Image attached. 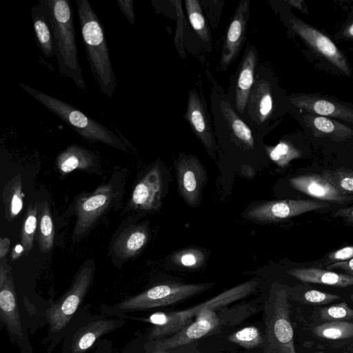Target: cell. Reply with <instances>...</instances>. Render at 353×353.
Wrapping results in <instances>:
<instances>
[{
	"label": "cell",
	"instance_id": "1",
	"mask_svg": "<svg viewBox=\"0 0 353 353\" xmlns=\"http://www.w3.org/2000/svg\"><path fill=\"white\" fill-rule=\"evenodd\" d=\"M210 99L216 142L218 145L252 153L265 150L263 135L252 130L241 118L229 102L227 93L210 78Z\"/></svg>",
	"mask_w": 353,
	"mask_h": 353
},
{
	"label": "cell",
	"instance_id": "2",
	"mask_svg": "<svg viewBox=\"0 0 353 353\" xmlns=\"http://www.w3.org/2000/svg\"><path fill=\"white\" fill-rule=\"evenodd\" d=\"M82 41L92 75L100 92L112 98L117 88L103 27L88 0H77Z\"/></svg>",
	"mask_w": 353,
	"mask_h": 353
},
{
	"label": "cell",
	"instance_id": "3",
	"mask_svg": "<svg viewBox=\"0 0 353 353\" xmlns=\"http://www.w3.org/2000/svg\"><path fill=\"white\" fill-rule=\"evenodd\" d=\"M54 30L55 57L59 72L81 90L86 89L79 63L73 11L68 0H46Z\"/></svg>",
	"mask_w": 353,
	"mask_h": 353
},
{
	"label": "cell",
	"instance_id": "4",
	"mask_svg": "<svg viewBox=\"0 0 353 353\" xmlns=\"http://www.w3.org/2000/svg\"><path fill=\"white\" fill-rule=\"evenodd\" d=\"M279 88L273 73L258 63L254 84L241 119L255 132L265 136L279 123Z\"/></svg>",
	"mask_w": 353,
	"mask_h": 353
},
{
	"label": "cell",
	"instance_id": "5",
	"mask_svg": "<svg viewBox=\"0 0 353 353\" xmlns=\"http://www.w3.org/2000/svg\"><path fill=\"white\" fill-rule=\"evenodd\" d=\"M19 86L43 106L54 114L89 143H102L128 152L122 140L113 132L61 99L42 92L23 83Z\"/></svg>",
	"mask_w": 353,
	"mask_h": 353
},
{
	"label": "cell",
	"instance_id": "6",
	"mask_svg": "<svg viewBox=\"0 0 353 353\" xmlns=\"http://www.w3.org/2000/svg\"><path fill=\"white\" fill-rule=\"evenodd\" d=\"M258 283L255 280L239 284L199 305L179 311L157 312L145 321L153 324L148 338L159 339L171 336L192 322L193 317L205 309H219L252 294Z\"/></svg>",
	"mask_w": 353,
	"mask_h": 353
},
{
	"label": "cell",
	"instance_id": "7",
	"mask_svg": "<svg viewBox=\"0 0 353 353\" xmlns=\"http://www.w3.org/2000/svg\"><path fill=\"white\" fill-rule=\"evenodd\" d=\"M288 299V292L284 287L276 285L271 288L265 304L263 353H296Z\"/></svg>",
	"mask_w": 353,
	"mask_h": 353
},
{
	"label": "cell",
	"instance_id": "8",
	"mask_svg": "<svg viewBox=\"0 0 353 353\" xmlns=\"http://www.w3.org/2000/svg\"><path fill=\"white\" fill-rule=\"evenodd\" d=\"M212 286L213 283L160 284L125 299L108 310L116 312H128L169 305L200 294Z\"/></svg>",
	"mask_w": 353,
	"mask_h": 353
},
{
	"label": "cell",
	"instance_id": "9",
	"mask_svg": "<svg viewBox=\"0 0 353 353\" xmlns=\"http://www.w3.org/2000/svg\"><path fill=\"white\" fill-rule=\"evenodd\" d=\"M94 262L87 260L77 272L68 290L46 311L50 331L63 329L77 310L93 280Z\"/></svg>",
	"mask_w": 353,
	"mask_h": 353
},
{
	"label": "cell",
	"instance_id": "10",
	"mask_svg": "<svg viewBox=\"0 0 353 353\" xmlns=\"http://www.w3.org/2000/svg\"><path fill=\"white\" fill-rule=\"evenodd\" d=\"M214 309H205L199 313L195 320L183 327L176 333L159 339L152 340L145 347L152 352H161L181 347L187 344L211 334L216 330L224 320H238L234 314L229 313L223 319Z\"/></svg>",
	"mask_w": 353,
	"mask_h": 353
},
{
	"label": "cell",
	"instance_id": "11",
	"mask_svg": "<svg viewBox=\"0 0 353 353\" xmlns=\"http://www.w3.org/2000/svg\"><path fill=\"white\" fill-rule=\"evenodd\" d=\"M258 63V50L254 45L248 43L236 70L231 75L227 93L230 103L241 118L254 84Z\"/></svg>",
	"mask_w": 353,
	"mask_h": 353
},
{
	"label": "cell",
	"instance_id": "12",
	"mask_svg": "<svg viewBox=\"0 0 353 353\" xmlns=\"http://www.w3.org/2000/svg\"><path fill=\"white\" fill-rule=\"evenodd\" d=\"M115 197L112 186L103 184L94 192L79 197L76 202L77 220L73 231V238L79 239L84 236L102 214L110 206Z\"/></svg>",
	"mask_w": 353,
	"mask_h": 353
},
{
	"label": "cell",
	"instance_id": "13",
	"mask_svg": "<svg viewBox=\"0 0 353 353\" xmlns=\"http://www.w3.org/2000/svg\"><path fill=\"white\" fill-rule=\"evenodd\" d=\"M287 22L294 32L310 48L346 75L350 74L348 63L332 41L316 28L292 16Z\"/></svg>",
	"mask_w": 353,
	"mask_h": 353
},
{
	"label": "cell",
	"instance_id": "14",
	"mask_svg": "<svg viewBox=\"0 0 353 353\" xmlns=\"http://www.w3.org/2000/svg\"><path fill=\"white\" fill-rule=\"evenodd\" d=\"M330 204L314 200H279L264 202L249 209L245 216L261 222H274L325 208Z\"/></svg>",
	"mask_w": 353,
	"mask_h": 353
},
{
	"label": "cell",
	"instance_id": "15",
	"mask_svg": "<svg viewBox=\"0 0 353 353\" xmlns=\"http://www.w3.org/2000/svg\"><path fill=\"white\" fill-rule=\"evenodd\" d=\"M179 192L190 206L195 207L201 200L207 182V174L197 157L181 154L175 161Z\"/></svg>",
	"mask_w": 353,
	"mask_h": 353
},
{
	"label": "cell",
	"instance_id": "16",
	"mask_svg": "<svg viewBox=\"0 0 353 353\" xmlns=\"http://www.w3.org/2000/svg\"><path fill=\"white\" fill-rule=\"evenodd\" d=\"M206 101L202 94L193 88L190 90L187 107L183 118L192 131L200 140L208 153L214 158L217 145L214 133L213 123L208 109Z\"/></svg>",
	"mask_w": 353,
	"mask_h": 353
},
{
	"label": "cell",
	"instance_id": "17",
	"mask_svg": "<svg viewBox=\"0 0 353 353\" xmlns=\"http://www.w3.org/2000/svg\"><path fill=\"white\" fill-rule=\"evenodd\" d=\"M250 0H241L230 19L221 52L220 67L222 70L227 71L245 43L250 14Z\"/></svg>",
	"mask_w": 353,
	"mask_h": 353
},
{
	"label": "cell",
	"instance_id": "18",
	"mask_svg": "<svg viewBox=\"0 0 353 353\" xmlns=\"http://www.w3.org/2000/svg\"><path fill=\"white\" fill-rule=\"evenodd\" d=\"M292 105L309 114L333 117L353 123V108L338 101L312 94H292L287 96Z\"/></svg>",
	"mask_w": 353,
	"mask_h": 353
},
{
	"label": "cell",
	"instance_id": "19",
	"mask_svg": "<svg viewBox=\"0 0 353 353\" xmlns=\"http://www.w3.org/2000/svg\"><path fill=\"white\" fill-rule=\"evenodd\" d=\"M289 182L295 190L324 202L344 204L353 201V195L341 192L321 174L299 175L290 179Z\"/></svg>",
	"mask_w": 353,
	"mask_h": 353
},
{
	"label": "cell",
	"instance_id": "20",
	"mask_svg": "<svg viewBox=\"0 0 353 353\" xmlns=\"http://www.w3.org/2000/svg\"><path fill=\"white\" fill-rule=\"evenodd\" d=\"M162 178L157 165L151 168L134 187L130 205L141 210H155L161 206Z\"/></svg>",
	"mask_w": 353,
	"mask_h": 353
},
{
	"label": "cell",
	"instance_id": "21",
	"mask_svg": "<svg viewBox=\"0 0 353 353\" xmlns=\"http://www.w3.org/2000/svg\"><path fill=\"white\" fill-rule=\"evenodd\" d=\"M32 19L37 45L46 57L55 56L54 30L46 0H40L32 7Z\"/></svg>",
	"mask_w": 353,
	"mask_h": 353
},
{
	"label": "cell",
	"instance_id": "22",
	"mask_svg": "<svg viewBox=\"0 0 353 353\" xmlns=\"http://www.w3.org/2000/svg\"><path fill=\"white\" fill-rule=\"evenodd\" d=\"M0 318L12 336L17 340H23V330L12 274L0 286Z\"/></svg>",
	"mask_w": 353,
	"mask_h": 353
},
{
	"label": "cell",
	"instance_id": "23",
	"mask_svg": "<svg viewBox=\"0 0 353 353\" xmlns=\"http://www.w3.org/2000/svg\"><path fill=\"white\" fill-rule=\"evenodd\" d=\"M123 319H99L79 329L72 343V353H83L103 335L112 332L125 323Z\"/></svg>",
	"mask_w": 353,
	"mask_h": 353
},
{
	"label": "cell",
	"instance_id": "24",
	"mask_svg": "<svg viewBox=\"0 0 353 353\" xmlns=\"http://www.w3.org/2000/svg\"><path fill=\"white\" fill-rule=\"evenodd\" d=\"M148 230L145 225H130L117 237L112 250L121 259H132L143 250L148 243Z\"/></svg>",
	"mask_w": 353,
	"mask_h": 353
},
{
	"label": "cell",
	"instance_id": "25",
	"mask_svg": "<svg viewBox=\"0 0 353 353\" xmlns=\"http://www.w3.org/2000/svg\"><path fill=\"white\" fill-rule=\"evenodd\" d=\"M287 273L303 283L346 288L353 285V275L339 273L317 267L296 268Z\"/></svg>",
	"mask_w": 353,
	"mask_h": 353
},
{
	"label": "cell",
	"instance_id": "26",
	"mask_svg": "<svg viewBox=\"0 0 353 353\" xmlns=\"http://www.w3.org/2000/svg\"><path fill=\"white\" fill-rule=\"evenodd\" d=\"M57 167L61 174L75 170H88L98 164L95 154L81 145L72 144L61 151L56 159Z\"/></svg>",
	"mask_w": 353,
	"mask_h": 353
},
{
	"label": "cell",
	"instance_id": "27",
	"mask_svg": "<svg viewBox=\"0 0 353 353\" xmlns=\"http://www.w3.org/2000/svg\"><path fill=\"white\" fill-rule=\"evenodd\" d=\"M303 120L315 137L343 141L353 137V129L328 117L305 114Z\"/></svg>",
	"mask_w": 353,
	"mask_h": 353
},
{
	"label": "cell",
	"instance_id": "28",
	"mask_svg": "<svg viewBox=\"0 0 353 353\" xmlns=\"http://www.w3.org/2000/svg\"><path fill=\"white\" fill-rule=\"evenodd\" d=\"M24 196L20 174L14 176L5 184L2 191V200L5 218L8 222L12 221L21 212Z\"/></svg>",
	"mask_w": 353,
	"mask_h": 353
},
{
	"label": "cell",
	"instance_id": "29",
	"mask_svg": "<svg viewBox=\"0 0 353 353\" xmlns=\"http://www.w3.org/2000/svg\"><path fill=\"white\" fill-rule=\"evenodd\" d=\"M184 3L187 15L192 28L205 50L208 52H211L212 50V35L203 14L200 1L185 0Z\"/></svg>",
	"mask_w": 353,
	"mask_h": 353
},
{
	"label": "cell",
	"instance_id": "30",
	"mask_svg": "<svg viewBox=\"0 0 353 353\" xmlns=\"http://www.w3.org/2000/svg\"><path fill=\"white\" fill-rule=\"evenodd\" d=\"M54 228L48 203L39 204L38 244L42 253L51 250L54 244Z\"/></svg>",
	"mask_w": 353,
	"mask_h": 353
},
{
	"label": "cell",
	"instance_id": "31",
	"mask_svg": "<svg viewBox=\"0 0 353 353\" xmlns=\"http://www.w3.org/2000/svg\"><path fill=\"white\" fill-rule=\"evenodd\" d=\"M39 203H30L26 210L21 229V244L28 255L34 244V239L39 221Z\"/></svg>",
	"mask_w": 353,
	"mask_h": 353
},
{
	"label": "cell",
	"instance_id": "32",
	"mask_svg": "<svg viewBox=\"0 0 353 353\" xmlns=\"http://www.w3.org/2000/svg\"><path fill=\"white\" fill-rule=\"evenodd\" d=\"M313 333L319 338L329 340L346 339L353 337V323L331 321L319 324L313 328Z\"/></svg>",
	"mask_w": 353,
	"mask_h": 353
},
{
	"label": "cell",
	"instance_id": "33",
	"mask_svg": "<svg viewBox=\"0 0 353 353\" xmlns=\"http://www.w3.org/2000/svg\"><path fill=\"white\" fill-rule=\"evenodd\" d=\"M268 157L280 167H285L289 163L301 157V151L287 140H281L276 145H265Z\"/></svg>",
	"mask_w": 353,
	"mask_h": 353
},
{
	"label": "cell",
	"instance_id": "34",
	"mask_svg": "<svg viewBox=\"0 0 353 353\" xmlns=\"http://www.w3.org/2000/svg\"><path fill=\"white\" fill-rule=\"evenodd\" d=\"M321 174L343 194L353 195V171L350 169L324 170Z\"/></svg>",
	"mask_w": 353,
	"mask_h": 353
},
{
	"label": "cell",
	"instance_id": "35",
	"mask_svg": "<svg viewBox=\"0 0 353 353\" xmlns=\"http://www.w3.org/2000/svg\"><path fill=\"white\" fill-rule=\"evenodd\" d=\"M228 339L245 348H253L264 343L265 338L256 326L243 327L232 334Z\"/></svg>",
	"mask_w": 353,
	"mask_h": 353
},
{
	"label": "cell",
	"instance_id": "36",
	"mask_svg": "<svg viewBox=\"0 0 353 353\" xmlns=\"http://www.w3.org/2000/svg\"><path fill=\"white\" fill-rule=\"evenodd\" d=\"M171 261L174 264L183 268L196 269L203 265L205 255L201 250L185 248L175 252L171 256Z\"/></svg>",
	"mask_w": 353,
	"mask_h": 353
},
{
	"label": "cell",
	"instance_id": "37",
	"mask_svg": "<svg viewBox=\"0 0 353 353\" xmlns=\"http://www.w3.org/2000/svg\"><path fill=\"white\" fill-rule=\"evenodd\" d=\"M319 312L321 320L325 322L353 320V309L344 301L321 307Z\"/></svg>",
	"mask_w": 353,
	"mask_h": 353
},
{
	"label": "cell",
	"instance_id": "38",
	"mask_svg": "<svg viewBox=\"0 0 353 353\" xmlns=\"http://www.w3.org/2000/svg\"><path fill=\"white\" fill-rule=\"evenodd\" d=\"M340 298V296L334 294L317 290H307L292 296L291 299L302 304L319 305L330 303Z\"/></svg>",
	"mask_w": 353,
	"mask_h": 353
},
{
	"label": "cell",
	"instance_id": "39",
	"mask_svg": "<svg viewBox=\"0 0 353 353\" xmlns=\"http://www.w3.org/2000/svg\"><path fill=\"white\" fill-rule=\"evenodd\" d=\"M174 7L175 8L176 28L174 36V46L179 57L181 59L186 57V54L183 45V33L185 25V19L182 10L181 1H173Z\"/></svg>",
	"mask_w": 353,
	"mask_h": 353
},
{
	"label": "cell",
	"instance_id": "40",
	"mask_svg": "<svg viewBox=\"0 0 353 353\" xmlns=\"http://www.w3.org/2000/svg\"><path fill=\"white\" fill-rule=\"evenodd\" d=\"M352 259H353V245L343 247L330 253L327 256V261L332 264Z\"/></svg>",
	"mask_w": 353,
	"mask_h": 353
},
{
	"label": "cell",
	"instance_id": "41",
	"mask_svg": "<svg viewBox=\"0 0 353 353\" xmlns=\"http://www.w3.org/2000/svg\"><path fill=\"white\" fill-rule=\"evenodd\" d=\"M119 8L121 12L131 25L134 23V12L133 0H118Z\"/></svg>",
	"mask_w": 353,
	"mask_h": 353
},
{
	"label": "cell",
	"instance_id": "42",
	"mask_svg": "<svg viewBox=\"0 0 353 353\" xmlns=\"http://www.w3.org/2000/svg\"><path fill=\"white\" fill-rule=\"evenodd\" d=\"M327 270H339L347 272L349 274L353 275V259L342 262H337L328 264L325 266Z\"/></svg>",
	"mask_w": 353,
	"mask_h": 353
},
{
	"label": "cell",
	"instance_id": "43",
	"mask_svg": "<svg viewBox=\"0 0 353 353\" xmlns=\"http://www.w3.org/2000/svg\"><path fill=\"white\" fill-rule=\"evenodd\" d=\"M333 216L341 218L345 223L353 225V207L339 209L334 212Z\"/></svg>",
	"mask_w": 353,
	"mask_h": 353
},
{
	"label": "cell",
	"instance_id": "44",
	"mask_svg": "<svg viewBox=\"0 0 353 353\" xmlns=\"http://www.w3.org/2000/svg\"><path fill=\"white\" fill-rule=\"evenodd\" d=\"M10 274H12V269L8 263L7 259H1L0 264V286L5 283Z\"/></svg>",
	"mask_w": 353,
	"mask_h": 353
},
{
	"label": "cell",
	"instance_id": "45",
	"mask_svg": "<svg viewBox=\"0 0 353 353\" xmlns=\"http://www.w3.org/2000/svg\"><path fill=\"white\" fill-rule=\"evenodd\" d=\"M10 246V240L8 237H1L0 239V260L6 258L9 252Z\"/></svg>",
	"mask_w": 353,
	"mask_h": 353
},
{
	"label": "cell",
	"instance_id": "46",
	"mask_svg": "<svg viewBox=\"0 0 353 353\" xmlns=\"http://www.w3.org/2000/svg\"><path fill=\"white\" fill-rule=\"evenodd\" d=\"M290 6L294 7L303 12L307 13V9L305 3L303 0H290L285 1Z\"/></svg>",
	"mask_w": 353,
	"mask_h": 353
},
{
	"label": "cell",
	"instance_id": "47",
	"mask_svg": "<svg viewBox=\"0 0 353 353\" xmlns=\"http://www.w3.org/2000/svg\"><path fill=\"white\" fill-rule=\"evenodd\" d=\"M24 252V248L21 244H16L11 251L10 258L12 261H15L20 258Z\"/></svg>",
	"mask_w": 353,
	"mask_h": 353
},
{
	"label": "cell",
	"instance_id": "48",
	"mask_svg": "<svg viewBox=\"0 0 353 353\" xmlns=\"http://www.w3.org/2000/svg\"><path fill=\"white\" fill-rule=\"evenodd\" d=\"M343 34L347 38H353V21L345 28Z\"/></svg>",
	"mask_w": 353,
	"mask_h": 353
},
{
	"label": "cell",
	"instance_id": "49",
	"mask_svg": "<svg viewBox=\"0 0 353 353\" xmlns=\"http://www.w3.org/2000/svg\"><path fill=\"white\" fill-rule=\"evenodd\" d=\"M350 300L353 302V293L350 295Z\"/></svg>",
	"mask_w": 353,
	"mask_h": 353
},
{
	"label": "cell",
	"instance_id": "50",
	"mask_svg": "<svg viewBox=\"0 0 353 353\" xmlns=\"http://www.w3.org/2000/svg\"><path fill=\"white\" fill-rule=\"evenodd\" d=\"M316 353H323V352H316Z\"/></svg>",
	"mask_w": 353,
	"mask_h": 353
}]
</instances>
